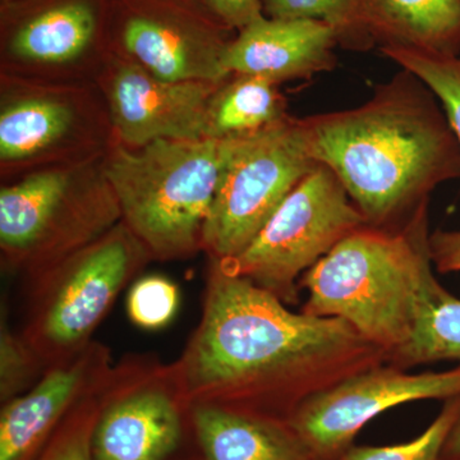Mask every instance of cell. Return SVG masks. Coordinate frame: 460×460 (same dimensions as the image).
Instances as JSON below:
<instances>
[{
    "label": "cell",
    "mask_w": 460,
    "mask_h": 460,
    "mask_svg": "<svg viewBox=\"0 0 460 460\" xmlns=\"http://www.w3.org/2000/svg\"><path fill=\"white\" fill-rule=\"evenodd\" d=\"M123 44L138 66L160 80L222 84L229 77L222 63L228 42L222 39L199 42L159 18H131L124 26Z\"/></svg>",
    "instance_id": "cell-15"
},
{
    "label": "cell",
    "mask_w": 460,
    "mask_h": 460,
    "mask_svg": "<svg viewBox=\"0 0 460 460\" xmlns=\"http://www.w3.org/2000/svg\"><path fill=\"white\" fill-rule=\"evenodd\" d=\"M286 117V102L277 84L259 75H237L215 91L208 107V137L248 135Z\"/></svg>",
    "instance_id": "cell-17"
},
{
    "label": "cell",
    "mask_w": 460,
    "mask_h": 460,
    "mask_svg": "<svg viewBox=\"0 0 460 460\" xmlns=\"http://www.w3.org/2000/svg\"><path fill=\"white\" fill-rule=\"evenodd\" d=\"M266 16L278 20L323 21L335 30L339 47L366 51L374 48L363 25L361 0H262Z\"/></svg>",
    "instance_id": "cell-21"
},
{
    "label": "cell",
    "mask_w": 460,
    "mask_h": 460,
    "mask_svg": "<svg viewBox=\"0 0 460 460\" xmlns=\"http://www.w3.org/2000/svg\"><path fill=\"white\" fill-rule=\"evenodd\" d=\"M180 305V288L174 281L163 275H147L132 284L127 314L137 328L154 332L172 323Z\"/></svg>",
    "instance_id": "cell-26"
},
{
    "label": "cell",
    "mask_w": 460,
    "mask_h": 460,
    "mask_svg": "<svg viewBox=\"0 0 460 460\" xmlns=\"http://www.w3.org/2000/svg\"><path fill=\"white\" fill-rule=\"evenodd\" d=\"M222 171L202 234L210 259H234L317 163L304 120L289 117L248 135L220 138Z\"/></svg>",
    "instance_id": "cell-6"
},
{
    "label": "cell",
    "mask_w": 460,
    "mask_h": 460,
    "mask_svg": "<svg viewBox=\"0 0 460 460\" xmlns=\"http://www.w3.org/2000/svg\"><path fill=\"white\" fill-rule=\"evenodd\" d=\"M119 220L108 183L81 186L74 174L57 169L29 175L0 190L3 268L30 279L89 246Z\"/></svg>",
    "instance_id": "cell-7"
},
{
    "label": "cell",
    "mask_w": 460,
    "mask_h": 460,
    "mask_svg": "<svg viewBox=\"0 0 460 460\" xmlns=\"http://www.w3.org/2000/svg\"><path fill=\"white\" fill-rule=\"evenodd\" d=\"M45 368L40 357L27 343L21 330L12 328L8 298L0 307V402H5L31 389Z\"/></svg>",
    "instance_id": "cell-23"
},
{
    "label": "cell",
    "mask_w": 460,
    "mask_h": 460,
    "mask_svg": "<svg viewBox=\"0 0 460 460\" xmlns=\"http://www.w3.org/2000/svg\"><path fill=\"white\" fill-rule=\"evenodd\" d=\"M222 171L217 138L156 140L138 150L118 148L105 181L124 226L151 259H189L202 250L204 226Z\"/></svg>",
    "instance_id": "cell-4"
},
{
    "label": "cell",
    "mask_w": 460,
    "mask_h": 460,
    "mask_svg": "<svg viewBox=\"0 0 460 460\" xmlns=\"http://www.w3.org/2000/svg\"><path fill=\"white\" fill-rule=\"evenodd\" d=\"M102 387L66 417L35 460H96L93 434L102 411Z\"/></svg>",
    "instance_id": "cell-25"
},
{
    "label": "cell",
    "mask_w": 460,
    "mask_h": 460,
    "mask_svg": "<svg viewBox=\"0 0 460 460\" xmlns=\"http://www.w3.org/2000/svg\"><path fill=\"white\" fill-rule=\"evenodd\" d=\"M337 47V32L323 21L261 16L228 42L222 63L229 75H259L275 84L308 80L335 68Z\"/></svg>",
    "instance_id": "cell-13"
},
{
    "label": "cell",
    "mask_w": 460,
    "mask_h": 460,
    "mask_svg": "<svg viewBox=\"0 0 460 460\" xmlns=\"http://www.w3.org/2000/svg\"><path fill=\"white\" fill-rule=\"evenodd\" d=\"M72 111L63 102L27 98L0 114V159L20 162L59 141L72 126Z\"/></svg>",
    "instance_id": "cell-20"
},
{
    "label": "cell",
    "mask_w": 460,
    "mask_h": 460,
    "mask_svg": "<svg viewBox=\"0 0 460 460\" xmlns=\"http://www.w3.org/2000/svg\"><path fill=\"white\" fill-rule=\"evenodd\" d=\"M150 260L119 222L89 246L27 279L21 332L45 368L72 358L93 341L118 296Z\"/></svg>",
    "instance_id": "cell-5"
},
{
    "label": "cell",
    "mask_w": 460,
    "mask_h": 460,
    "mask_svg": "<svg viewBox=\"0 0 460 460\" xmlns=\"http://www.w3.org/2000/svg\"><path fill=\"white\" fill-rule=\"evenodd\" d=\"M429 253L438 272L460 271V229L436 230L429 234Z\"/></svg>",
    "instance_id": "cell-28"
},
{
    "label": "cell",
    "mask_w": 460,
    "mask_h": 460,
    "mask_svg": "<svg viewBox=\"0 0 460 460\" xmlns=\"http://www.w3.org/2000/svg\"><path fill=\"white\" fill-rule=\"evenodd\" d=\"M95 29V16L89 5H58L21 27L12 41V50L30 62L60 65L86 50Z\"/></svg>",
    "instance_id": "cell-18"
},
{
    "label": "cell",
    "mask_w": 460,
    "mask_h": 460,
    "mask_svg": "<svg viewBox=\"0 0 460 460\" xmlns=\"http://www.w3.org/2000/svg\"><path fill=\"white\" fill-rule=\"evenodd\" d=\"M174 460H204L202 459V456H199V453L198 450H196L195 453H189V454H181L178 458H175Z\"/></svg>",
    "instance_id": "cell-30"
},
{
    "label": "cell",
    "mask_w": 460,
    "mask_h": 460,
    "mask_svg": "<svg viewBox=\"0 0 460 460\" xmlns=\"http://www.w3.org/2000/svg\"><path fill=\"white\" fill-rule=\"evenodd\" d=\"M387 362L344 320L293 313L210 259L201 320L172 363L190 407L289 420L314 395Z\"/></svg>",
    "instance_id": "cell-1"
},
{
    "label": "cell",
    "mask_w": 460,
    "mask_h": 460,
    "mask_svg": "<svg viewBox=\"0 0 460 460\" xmlns=\"http://www.w3.org/2000/svg\"><path fill=\"white\" fill-rule=\"evenodd\" d=\"M302 120L314 162L334 172L368 226H404L432 190L460 178V146L443 108L405 69L359 107Z\"/></svg>",
    "instance_id": "cell-2"
},
{
    "label": "cell",
    "mask_w": 460,
    "mask_h": 460,
    "mask_svg": "<svg viewBox=\"0 0 460 460\" xmlns=\"http://www.w3.org/2000/svg\"><path fill=\"white\" fill-rule=\"evenodd\" d=\"M429 253V205L402 226H359L299 280L302 313L338 317L366 341L398 352L438 281Z\"/></svg>",
    "instance_id": "cell-3"
},
{
    "label": "cell",
    "mask_w": 460,
    "mask_h": 460,
    "mask_svg": "<svg viewBox=\"0 0 460 460\" xmlns=\"http://www.w3.org/2000/svg\"><path fill=\"white\" fill-rule=\"evenodd\" d=\"M113 366L111 348L93 341L72 358L47 368L22 395L3 402L0 460H35L66 417L98 392Z\"/></svg>",
    "instance_id": "cell-11"
},
{
    "label": "cell",
    "mask_w": 460,
    "mask_h": 460,
    "mask_svg": "<svg viewBox=\"0 0 460 460\" xmlns=\"http://www.w3.org/2000/svg\"><path fill=\"white\" fill-rule=\"evenodd\" d=\"M460 414V398L444 402L443 410L422 434L387 447L353 445L339 460H440L445 440Z\"/></svg>",
    "instance_id": "cell-24"
},
{
    "label": "cell",
    "mask_w": 460,
    "mask_h": 460,
    "mask_svg": "<svg viewBox=\"0 0 460 460\" xmlns=\"http://www.w3.org/2000/svg\"><path fill=\"white\" fill-rule=\"evenodd\" d=\"M366 220L325 165L316 164L237 257L219 261L286 305L298 302L299 280Z\"/></svg>",
    "instance_id": "cell-8"
},
{
    "label": "cell",
    "mask_w": 460,
    "mask_h": 460,
    "mask_svg": "<svg viewBox=\"0 0 460 460\" xmlns=\"http://www.w3.org/2000/svg\"><path fill=\"white\" fill-rule=\"evenodd\" d=\"M444 361L460 362V299L438 280L420 305L411 338L387 363L408 370Z\"/></svg>",
    "instance_id": "cell-19"
},
{
    "label": "cell",
    "mask_w": 460,
    "mask_h": 460,
    "mask_svg": "<svg viewBox=\"0 0 460 460\" xmlns=\"http://www.w3.org/2000/svg\"><path fill=\"white\" fill-rule=\"evenodd\" d=\"M190 434L204 460H314L289 420L192 405Z\"/></svg>",
    "instance_id": "cell-14"
},
{
    "label": "cell",
    "mask_w": 460,
    "mask_h": 460,
    "mask_svg": "<svg viewBox=\"0 0 460 460\" xmlns=\"http://www.w3.org/2000/svg\"><path fill=\"white\" fill-rule=\"evenodd\" d=\"M222 84L169 83L141 66H124L111 84L115 129L120 140L135 147L156 140L208 138V107Z\"/></svg>",
    "instance_id": "cell-12"
},
{
    "label": "cell",
    "mask_w": 460,
    "mask_h": 460,
    "mask_svg": "<svg viewBox=\"0 0 460 460\" xmlns=\"http://www.w3.org/2000/svg\"><path fill=\"white\" fill-rule=\"evenodd\" d=\"M374 47L460 56V0H361Z\"/></svg>",
    "instance_id": "cell-16"
},
{
    "label": "cell",
    "mask_w": 460,
    "mask_h": 460,
    "mask_svg": "<svg viewBox=\"0 0 460 460\" xmlns=\"http://www.w3.org/2000/svg\"><path fill=\"white\" fill-rule=\"evenodd\" d=\"M226 27L239 31L263 16L262 0H202Z\"/></svg>",
    "instance_id": "cell-27"
},
{
    "label": "cell",
    "mask_w": 460,
    "mask_h": 460,
    "mask_svg": "<svg viewBox=\"0 0 460 460\" xmlns=\"http://www.w3.org/2000/svg\"><path fill=\"white\" fill-rule=\"evenodd\" d=\"M440 460H460V414L445 440Z\"/></svg>",
    "instance_id": "cell-29"
},
{
    "label": "cell",
    "mask_w": 460,
    "mask_h": 460,
    "mask_svg": "<svg viewBox=\"0 0 460 460\" xmlns=\"http://www.w3.org/2000/svg\"><path fill=\"white\" fill-rule=\"evenodd\" d=\"M381 54L419 77L440 102L460 146V56L384 48Z\"/></svg>",
    "instance_id": "cell-22"
},
{
    "label": "cell",
    "mask_w": 460,
    "mask_h": 460,
    "mask_svg": "<svg viewBox=\"0 0 460 460\" xmlns=\"http://www.w3.org/2000/svg\"><path fill=\"white\" fill-rule=\"evenodd\" d=\"M460 398V366L410 374L392 363L359 372L305 401L289 420L314 460H339L384 411L420 401Z\"/></svg>",
    "instance_id": "cell-10"
},
{
    "label": "cell",
    "mask_w": 460,
    "mask_h": 460,
    "mask_svg": "<svg viewBox=\"0 0 460 460\" xmlns=\"http://www.w3.org/2000/svg\"><path fill=\"white\" fill-rule=\"evenodd\" d=\"M96 460H174L190 434V405L172 363L124 357L102 387Z\"/></svg>",
    "instance_id": "cell-9"
}]
</instances>
